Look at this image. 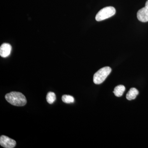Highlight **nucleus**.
Listing matches in <instances>:
<instances>
[{
	"label": "nucleus",
	"instance_id": "obj_1",
	"mask_svg": "<svg viewBox=\"0 0 148 148\" xmlns=\"http://www.w3.org/2000/svg\"><path fill=\"white\" fill-rule=\"evenodd\" d=\"M6 101L13 106H23L27 103L26 97L20 92L12 91L5 95Z\"/></svg>",
	"mask_w": 148,
	"mask_h": 148
},
{
	"label": "nucleus",
	"instance_id": "obj_2",
	"mask_svg": "<svg viewBox=\"0 0 148 148\" xmlns=\"http://www.w3.org/2000/svg\"><path fill=\"white\" fill-rule=\"evenodd\" d=\"M112 71L110 67H105L98 71L93 76V82L96 84L102 83Z\"/></svg>",
	"mask_w": 148,
	"mask_h": 148
},
{
	"label": "nucleus",
	"instance_id": "obj_3",
	"mask_svg": "<svg viewBox=\"0 0 148 148\" xmlns=\"http://www.w3.org/2000/svg\"><path fill=\"white\" fill-rule=\"evenodd\" d=\"M116 13V10L113 7H106L99 11L95 16L96 21H100L114 16Z\"/></svg>",
	"mask_w": 148,
	"mask_h": 148
},
{
	"label": "nucleus",
	"instance_id": "obj_4",
	"mask_svg": "<svg viewBox=\"0 0 148 148\" xmlns=\"http://www.w3.org/2000/svg\"><path fill=\"white\" fill-rule=\"evenodd\" d=\"M0 145L4 148H13L16 146V142L7 136L2 135L0 137Z\"/></svg>",
	"mask_w": 148,
	"mask_h": 148
},
{
	"label": "nucleus",
	"instance_id": "obj_5",
	"mask_svg": "<svg viewBox=\"0 0 148 148\" xmlns=\"http://www.w3.org/2000/svg\"><path fill=\"white\" fill-rule=\"evenodd\" d=\"M137 17L138 20L141 22L148 21V0L146 2L145 7L138 11L137 13Z\"/></svg>",
	"mask_w": 148,
	"mask_h": 148
},
{
	"label": "nucleus",
	"instance_id": "obj_6",
	"mask_svg": "<svg viewBox=\"0 0 148 148\" xmlns=\"http://www.w3.org/2000/svg\"><path fill=\"white\" fill-rule=\"evenodd\" d=\"M12 47L8 43H4L0 47V55L1 57L6 58L10 55Z\"/></svg>",
	"mask_w": 148,
	"mask_h": 148
},
{
	"label": "nucleus",
	"instance_id": "obj_7",
	"mask_svg": "<svg viewBox=\"0 0 148 148\" xmlns=\"http://www.w3.org/2000/svg\"><path fill=\"white\" fill-rule=\"evenodd\" d=\"M139 94V91L135 88H130L126 94V98L129 101L135 99Z\"/></svg>",
	"mask_w": 148,
	"mask_h": 148
},
{
	"label": "nucleus",
	"instance_id": "obj_8",
	"mask_svg": "<svg viewBox=\"0 0 148 148\" xmlns=\"http://www.w3.org/2000/svg\"><path fill=\"white\" fill-rule=\"evenodd\" d=\"M125 89V87L124 86L122 85H120L115 88L113 92L114 95L117 97H121L123 95Z\"/></svg>",
	"mask_w": 148,
	"mask_h": 148
},
{
	"label": "nucleus",
	"instance_id": "obj_9",
	"mask_svg": "<svg viewBox=\"0 0 148 148\" xmlns=\"http://www.w3.org/2000/svg\"><path fill=\"white\" fill-rule=\"evenodd\" d=\"M47 101L49 104H51L55 102L56 96L55 93L52 92H49L47 93L46 97Z\"/></svg>",
	"mask_w": 148,
	"mask_h": 148
},
{
	"label": "nucleus",
	"instance_id": "obj_10",
	"mask_svg": "<svg viewBox=\"0 0 148 148\" xmlns=\"http://www.w3.org/2000/svg\"><path fill=\"white\" fill-rule=\"evenodd\" d=\"M62 100L64 103H67V104L73 103L75 101L73 97L71 95H63L62 97Z\"/></svg>",
	"mask_w": 148,
	"mask_h": 148
}]
</instances>
